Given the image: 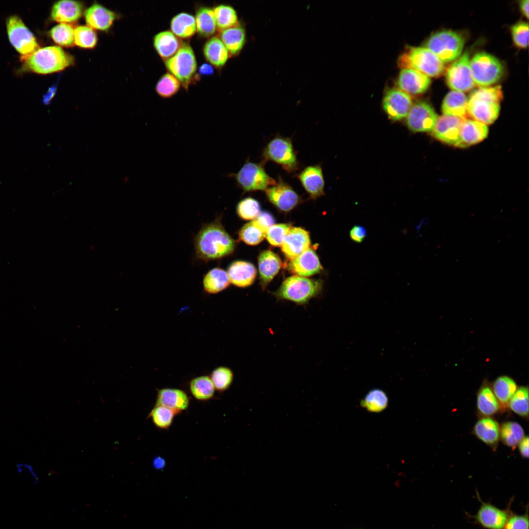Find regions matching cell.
I'll return each mask as SVG.
<instances>
[{"label":"cell","mask_w":529,"mask_h":529,"mask_svg":"<svg viewBox=\"0 0 529 529\" xmlns=\"http://www.w3.org/2000/svg\"><path fill=\"white\" fill-rule=\"evenodd\" d=\"M221 216L203 224L193 238L195 258L207 263L219 261L232 255L236 240L228 233L221 222Z\"/></svg>","instance_id":"obj_1"},{"label":"cell","mask_w":529,"mask_h":529,"mask_svg":"<svg viewBox=\"0 0 529 529\" xmlns=\"http://www.w3.org/2000/svg\"><path fill=\"white\" fill-rule=\"evenodd\" d=\"M503 96L500 85L479 87L474 90L468 98V116L486 125L492 123L498 117Z\"/></svg>","instance_id":"obj_2"},{"label":"cell","mask_w":529,"mask_h":529,"mask_svg":"<svg viewBox=\"0 0 529 529\" xmlns=\"http://www.w3.org/2000/svg\"><path fill=\"white\" fill-rule=\"evenodd\" d=\"M21 60L26 70L42 74L62 71L74 63L72 56L56 46L40 48Z\"/></svg>","instance_id":"obj_3"},{"label":"cell","mask_w":529,"mask_h":529,"mask_svg":"<svg viewBox=\"0 0 529 529\" xmlns=\"http://www.w3.org/2000/svg\"><path fill=\"white\" fill-rule=\"evenodd\" d=\"M323 282L320 279L292 276L285 279L273 293L278 300H286L299 305H304L321 294Z\"/></svg>","instance_id":"obj_4"},{"label":"cell","mask_w":529,"mask_h":529,"mask_svg":"<svg viewBox=\"0 0 529 529\" xmlns=\"http://www.w3.org/2000/svg\"><path fill=\"white\" fill-rule=\"evenodd\" d=\"M399 66L418 71L428 77H437L445 70L444 63L426 47H409L400 55Z\"/></svg>","instance_id":"obj_5"},{"label":"cell","mask_w":529,"mask_h":529,"mask_svg":"<svg viewBox=\"0 0 529 529\" xmlns=\"http://www.w3.org/2000/svg\"><path fill=\"white\" fill-rule=\"evenodd\" d=\"M464 44L465 38L459 33L443 30L430 36L425 43V47L443 63H448L460 56Z\"/></svg>","instance_id":"obj_6"},{"label":"cell","mask_w":529,"mask_h":529,"mask_svg":"<svg viewBox=\"0 0 529 529\" xmlns=\"http://www.w3.org/2000/svg\"><path fill=\"white\" fill-rule=\"evenodd\" d=\"M262 157L263 162H273L288 173L296 171L299 167L297 152L289 137L278 135L274 137L264 148Z\"/></svg>","instance_id":"obj_7"},{"label":"cell","mask_w":529,"mask_h":529,"mask_svg":"<svg viewBox=\"0 0 529 529\" xmlns=\"http://www.w3.org/2000/svg\"><path fill=\"white\" fill-rule=\"evenodd\" d=\"M169 72L174 75L186 90L197 78V63L194 51L187 42H182L177 52L164 60Z\"/></svg>","instance_id":"obj_8"},{"label":"cell","mask_w":529,"mask_h":529,"mask_svg":"<svg viewBox=\"0 0 529 529\" xmlns=\"http://www.w3.org/2000/svg\"><path fill=\"white\" fill-rule=\"evenodd\" d=\"M470 66L475 84L487 87L499 81L504 72L501 61L486 52L476 53L470 60Z\"/></svg>","instance_id":"obj_9"},{"label":"cell","mask_w":529,"mask_h":529,"mask_svg":"<svg viewBox=\"0 0 529 529\" xmlns=\"http://www.w3.org/2000/svg\"><path fill=\"white\" fill-rule=\"evenodd\" d=\"M264 164V162L257 163L247 160L237 173L229 176L234 178L244 192L265 191L275 184L276 181L265 171Z\"/></svg>","instance_id":"obj_10"},{"label":"cell","mask_w":529,"mask_h":529,"mask_svg":"<svg viewBox=\"0 0 529 529\" xmlns=\"http://www.w3.org/2000/svg\"><path fill=\"white\" fill-rule=\"evenodd\" d=\"M6 24L9 40L21 54V59L40 48L36 38L20 17L16 15L10 16Z\"/></svg>","instance_id":"obj_11"},{"label":"cell","mask_w":529,"mask_h":529,"mask_svg":"<svg viewBox=\"0 0 529 529\" xmlns=\"http://www.w3.org/2000/svg\"><path fill=\"white\" fill-rule=\"evenodd\" d=\"M470 60L469 54L466 51L447 69L446 82L452 90L463 93L471 90L475 85L470 69Z\"/></svg>","instance_id":"obj_12"},{"label":"cell","mask_w":529,"mask_h":529,"mask_svg":"<svg viewBox=\"0 0 529 529\" xmlns=\"http://www.w3.org/2000/svg\"><path fill=\"white\" fill-rule=\"evenodd\" d=\"M477 495L480 506L475 515L470 516L474 522L485 529H504L512 511L510 509L512 501L506 509H502L490 502L483 501L478 492Z\"/></svg>","instance_id":"obj_13"},{"label":"cell","mask_w":529,"mask_h":529,"mask_svg":"<svg viewBox=\"0 0 529 529\" xmlns=\"http://www.w3.org/2000/svg\"><path fill=\"white\" fill-rule=\"evenodd\" d=\"M407 125L413 132H432L438 118L428 103L420 101L413 104L407 116Z\"/></svg>","instance_id":"obj_14"},{"label":"cell","mask_w":529,"mask_h":529,"mask_svg":"<svg viewBox=\"0 0 529 529\" xmlns=\"http://www.w3.org/2000/svg\"><path fill=\"white\" fill-rule=\"evenodd\" d=\"M265 192L269 202L283 212L291 211L301 200L291 186L280 176L275 184L268 187Z\"/></svg>","instance_id":"obj_15"},{"label":"cell","mask_w":529,"mask_h":529,"mask_svg":"<svg viewBox=\"0 0 529 529\" xmlns=\"http://www.w3.org/2000/svg\"><path fill=\"white\" fill-rule=\"evenodd\" d=\"M412 105L410 96L398 88L387 91L383 101L384 111L393 121L406 118Z\"/></svg>","instance_id":"obj_16"},{"label":"cell","mask_w":529,"mask_h":529,"mask_svg":"<svg viewBox=\"0 0 529 529\" xmlns=\"http://www.w3.org/2000/svg\"><path fill=\"white\" fill-rule=\"evenodd\" d=\"M465 119L442 115L438 118L432 136L448 145H455L458 141L462 124Z\"/></svg>","instance_id":"obj_17"},{"label":"cell","mask_w":529,"mask_h":529,"mask_svg":"<svg viewBox=\"0 0 529 529\" xmlns=\"http://www.w3.org/2000/svg\"><path fill=\"white\" fill-rule=\"evenodd\" d=\"M429 77L415 70L403 68L397 80L398 88L409 95L425 93L431 84Z\"/></svg>","instance_id":"obj_18"},{"label":"cell","mask_w":529,"mask_h":529,"mask_svg":"<svg viewBox=\"0 0 529 529\" xmlns=\"http://www.w3.org/2000/svg\"><path fill=\"white\" fill-rule=\"evenodd\" d=\"M297 177L311 198L315 199L324 194L325 181L320 165L307 166Z\"/></svg>","instance_id":"obj_19"},{"label":"cell","mask_w":529,"mask_h":529,"mask_svg":"<svg viewBox=\"0 0 529 529\" xmlns=\"http://www.w3.org/2000/svg\"><path fill=\"white\" fill-rule=\"evenodd\" d=\"M309 233L299 227H290L282 245L285 256L292 260L310 248Z\"/></svg>","instance_id":"obj_20"},{"label":"cell","mask_w":529,"mask_h":529,"mask_svg":"<svg viewBox=\"0 0 529 529\" xmlns=\"http://www.w3.org/2000/svg\"><path fill=\"white\" fill-rule=\"evenodd\" d=\"M288 268L293 273L303 277L319 273L323 270L318 256L315 251L311 248L295 259L290 260Z\"/></svg>","instance_id":"obj_21"},{"label":"cell","mask_w":529,"mask_h":529,"mask_svg":"<svg viewBox=\"0 0 529 529\" xmlns=\"http://www.w3.org/2000/svg\"><path fill=\"white\" fill-rule=\"evenodd\" d=\"M84 12L82 2L75 0H62L54 3L50 12L52 20L63 24L78 21Z\"/></svg>","instance_id":"obj_22"},{"label":"cell","mask_w":529,"mask_h":529,"mask_svg":"<svg viewBox=\"0 0 529 529\" xmlns=\"http://www.w3.org/2000/svg\"><path fill=\"white\" fill-rule=\"evenodd\" d=\"M488 129L486 125L472 119L464 120L459 136L455 146L465 148L477 144L487 137Z\"/></svg>","instance_id":"obj_23"},{"label":"cell","mask_w":529,"mask_h":529,"mask_svg":"<svg viewBox=\"0 0 529 529\" xmlns=\"http://www.w3.org/2000/svg\"><path fill=\"white\" fill-rule=\"evenodd\" d=\"M113 11L98 3H95L84 12L85 20L88 26L94 29L108 31L117 18Z\"/></svg>","instance_id":"obj_24"},{"label":"cell","mask_w":529,"mask_h":529,"mask_svg":"<svg viewBox=\"0 0 529 529\" xmlns=\"http://www.w3.org/2000/svg\"><path fill=\"white\" fill-rule=\"evenodd\" d=\"M155 405L169 408L180 413L187 409L190 399L184 390L175 388H163L157 390Z\"/></svg>","instance_id":"obj_25"},{"label":"cell","mask_w":529,"mask_h":529,"mask_svg":"<svg viewBox=\"0 0 529 529\" xmlns=\"http://www.w3.org/2000/svg\"><path fill=\"white\" fill-rule=\"evenodd\" d=\"M227 273L230 282L233 285L239 288H245L253 283L256 270L252 264L239 260L229 264Z\"/></svg>","instance_id":"obj_26"},{"label":"cell","mask_w":529,"mask_h":529,"mask_svg":"<svg viewBox=\"0 0 529 529\" xmlns=\"http://www.w3.org/2000/svg\"><path fill=\"white\" fill-rule=\"evenodd\" d=\"M260 282L262 289L266 288L282 266L280 257L271 250L263 251L258 258Z\"/></svg>","instance_id":"obj_27"},{"label":"cell","mask_w":529,"mask_h":529,"mask_svg":"<svg viewBox=\"0 0 529 529\" xmlns=\"http://www.w3.org/2000/svg\"><path fill=\"white\" fill-rule=\"evenodd\" d=\"M474 434L482 442L495 450L500 437L499 423L489 417L479 419L475 424Z\"/></svg>","instance_id":"obj_28"},{"label":"cell","mask_w":529,"mask_h":529,"mask_svg":"<svg viewBox=\"0 0 529 529\" xmlns=\"http://www.w3.org/2000/svg\"><path fill=\"white\" fill-rule=\"evenodd\" d=\"M203 52L207 62L217 69L223 67L230 57L225 46L217 36H213L206 42Z\"/></svg>","instance_id":"obj_29"},{"label":"cell","mask_w":529,"mask_h":529,"mask_svg":"<svg viewBox=\"0 0 529 529\" xmlns=\"http://www.w3.org/2000/svg\"><path fill=\"white\" fill-rule=\"evenodd\" d=\"M218 36L221 40L231 56L239 54L246 40V31L240 23L232 27L219 32Z\"/></svg>","instance_id":"obj_30"},{"label":"cell","mask_w":529,"mask_h":529,"mask_svg":"<svg viewBox=\"0 0 529 529\" xmlns=\"http://www.w3.org/2000/svg\"><path fill=\"white\" fill-rule=\"evenodd\" d=\"M182 42L169 30L158 33L153 39L154 48L158 54L164 60L174 55L180 48Z\"/></svg>","instance_id":"obj_31"},{"label":"cell","mask_w":529,"mask_h":529,"mask_svg":"<svg viewBox=\"0 0 529 529\" xmlns=\"http://www.w3.org/2000/svg\"><path fill=\"white\" fill-rule=\"evenodd\" d=\"M468 98L463 92L452 90L444 97L441 110L444 115L466 119Z\"/></svg>","instance_id":"obj_32"},{"label":"cell","mask_w":529,"mask_h":529,"mask_svg":"<svg viewBox=\"0 0 529 529\" xmlns=\"http://www.w3.org/2000/svg\"><path fill=\"white\" fill-rule=\"evenodd\" d=\"M230 283L227 272L216 267L209 270L202 280L204 291L209 294H217L226 289Z\"/></svg>","instance_id":"obj_33"},{"label":"cell","mask_w":529,"mask_h":529,"mask_svg":"<svg viewBox=\"0 0 529 529\" xmlns=\"http://www.w3.org/2000/svg\"><path fill=\"white\" fill-rule=\"evenodd\" d=\"M170 27L171 31L181 39L190 38L196 32L195 17L186 12L175 15L170 21Z\"/></svg>","instance_id":"obj_34"},{"label":"cell","mask_w":529,"mask_h":529,"mask_svg":"<svg viewBox=\"0 0 529 529\" xmlns=\"http://www.w3.org/2000/svg\"><path fill=\"white\" fill-rule=\"evenodd\" d=\"M196 31L204 38H210L216 32L217 29L215 17L213 8L200 6L195 13Z\"/></svg>","instance_id":"obj_35"},{"label":"cell","mask_w":529,"mask_h":529,"mask_svg":"<svg viewBox=\"0 0 529 529\" xmlns=\"http://www.w3.org/2000/svg\"><path fill=\"white\" fill-rule=\"evenodd\" d=\"M477 408L479 413L485 417L493 415L500 409V404L487 384L482 385L478 391Z\"/></svg>","instance_id":"obj_36"},{"label":"cell","mask_w":529,"mask_h":529,"mask_svg":"<svg viewBox=\"0 0 529 529\" xmlns=\"http://www.w3.org/2000/svg\"><path fill=\"white\" fill-rule=\"evenodd\" d=\"M499 403L507 405L517 389V383L510 377L501 376L494 380L491 387Z\"/></svg>","instance_id":"obj_37"},{"label":"cell","mask_w":529,"mask_h":529,"mask_svg":"<svg viewBox=\"0 0 529 529\" xmlns=\"http://www.w3.org/2000/svg\"><path fill=\"white\" fill-rule=\"evenodd\" d=\"M189 389L192 396L200 401H206L212 399L216 390L210 377L206 375L192 379L189 383Z\"/></svg>","instance_id":"obj_38"},{"label":"cell","mask_w":529,"mask_h":529,"mask_svg":"<svg viewBox=\"0 0 529 529\" xmlns=\"http://www.w3.org/2000/svg\"><path fill=\"white\" fill-rule=\"evenodd\" d=\"M218 32L238 24L239 18L235 9L230 5L220 4L213 8Z\"/></svg>","instance_id":"obj_39"},{"label":"cell","mask_w":529,"mask_h":529,"mask_svg":"<svg viewBox=\"0 0 529 529\" xmlns=\"http://www.w3.org/2000/svg\"><path fill=\"white\" fill-rule=\"evenodd\" d=\"M524 436L523 428L516 422H505L500 428V437L503 443L513 449L518 445Z\"/></svg>","instance_id":"obj_40"},{"label":"cell","mask_w":529,"mask_h":529,"mask_svg":"<svg viewBox=\"0 0 529 529\" xmlns=\"http://www.w3.org/2000/svg\"><path fill=\"white\" fill-rule=\"evenodd\" d=\"M388 403V397L385 392L379 388H374L365 395L361 405L368 411L380 412L385 409Z\"/></svg>","instance_id":"obj_41"},{"label":"cell","mask_w":529,"mask_h":529,"mask_svg":"<svg viewBox=\"0 0 529 529\" xmlns=\"http://www.w3.org/2000/svg\"><path fill=\"white\" fill-rule=\"evenodd\" d=\"M179 413L166 407L155 405L148 417L155 426L160 429L168 430L171 426L175 416Z\"/></svg>","instance_id":"obj_42"},{"label":"cell","mask_w":529,"mask_h":529,"mask_svg":"<svg viewBox=\"0 0 529 529\" xmlns=\"http://www.w3.org/2000/svg\"><path fill=\"white\" fill-rule=\"evenodd\" d=\"M266 231L254 219L244 225L239 230V239L249 245H256L265 237Z\"/></svg>","instance_id":"obj_43"},{"label":"cell","mask_w":529,"mask_h":529,"mask_svg":"<svg viewBox=\"0 0 529 529\" xmlns=\"http://www.w3.org/2000/svg\"><path fill=\"white\" fill-rule=\"evenodd\" d=\"M510 409L517 415L528 418L529 388L528 386L518 387L508 403Z\"/></svg>","instance_id":"obj_44"},{"label":"cell","mask_w":529,"mask_h":529,"mask_svg":"<svg viewBox=\"0 0 529 529\" xmlns=\"http://www.w3.org/2000/svg\"><path fill=\"white\" fill-rule=\"evenodd\" d=\"M52 40L62 47H70L74 45V28L68 24L61 23L53 27L49 32Z\"/></svg>","instance_id":"obj_45"},{"label":"cell","mask_w":529,"mask_h":529,"mask_svg":"<svg viewBox=\"0 0 529 529\" xmlns=\"http://www.w3.org/2000/svg\"><path fill=\"white\" fill-rule=\"evenodd\" d=\"M181 87L180 81L172 74L167 72L158 80L155 86L157 94L162 98H170L175 95Z\"/></svg>","instance_id":"obj_46"},{"label":"cell","mask_w":529,"mask_h":529,"mask_svg":"<svg viewBox=\"0 0 529 529\" xmlns=\"http://www.w3.org/2000/svg\"><path fill=\"white\" fill-rule=\"evenodd\" d=\"M209 377L215 389L219 392H223L231 386L234 379V374L230 368L220 366L215 368Z\"/></svg>","instance_id":"obj_47"},{"label":"cell","mask_w":529,"mask_h":529,"mask_svg":"<svg viewBox=\"0 0 529 529\" xmlns=\"http://www.w3.org/2000/svg\"><path fill=\"white\" fill-rule=\"evenodd\" d=\"M97 36L95 30L88 25H79L74 28V42L78 47L92 48L96 45Z\"/></svg>","instance_id":"obj_48"},{"label":"cell","mask_w":529,"mask_h":529,"mask_svg":"<svg viewBox=\"0 0 529 529\" xmlns=\"http://www.w3.org/2000/svg\"><path fill=\"white\" fill-rule=\"evenodd\" d=\"M236 212L239 216L243 219H253L260 213V204L255 198L246 197L237 204Z\"/></svg>","instance_id":"obj_49"},{"label":"cell","mask_w":529,"mask_h":529,"mask_svg":"<svg viewBox=\"0 0 529 529\" xmlns=\"http://www.w3.org/2000/svg\"><path fill=\"white\" fill-rule=\"evenodd\" d=\"M512 38L515 45L520 48H526L529 43V24L521 21L510 27Z\"/></svg>","instance_id":"obj_50"},{"label":"cell","mask_w":529,"mask_h":529,"mask_svg":"<svg viewBox=\"0 0 529 529\" xmlns=\"http://www.w3.org/2000/svg\"><path fill=\"white\" fill-rule=\"evenodd\" d=\"M290 227V226L287 224H274L267 230L265 237L272 245L282 246Z\"/></svg>","instance_id":"obj_51"},{"label":"cell","mask_w":529,"mask_h":529,"mask_svg":"<svg viewBox=\"0 0 529 529\" xmlns=\"http://www.w3.org/2000/svg\"><path fill=\"white\" fill-rule=\"evenodd\" d=\"M528 508L523 514L511 512L504 529H529Z\"/></svg>","instance_id":"obj_52"},{"label":"cell","mask_w":529,"mask_h":529,"mask_svg":"<svg viewBox=\"0 0 529 529\" xmlns=\"http://www.w3.org/2000/svg\"><path fill=\"white\" fill-rule=\"evenodd\" d=\"M367 234L366 228L361 225H359L353 226L349 231L350 239L353 241L357 243L362 242L366 238Z\"/></svg>","instance_id":"obj_53"},{"label":"cell","mask_w":529,"mask_h":529,"mask_svg":"<svg viewBox=\"0 0 529 529\" xmlns=\"http://www.w3.org/2000/svg\"><path fill=\"white\" fill-rule=\"evenodd\" d=\"M255 220L266 232L274 223V218L270 213L266 212H260Z\"/></svg>","instance_id":"obj_54"},{"label":"cell","mask_w":529,"mask_h":529,"mask_svg":"<svg viewBox=\"0 0 529 529\" xmlns=\"http://www.w3.org/2000/svg\"><path fill=\"white\" fill-rule=\"evenodd\" d=\"M519 451L521 456L526 458L529 457V437L524 436L518 444Z\"/></svg>","instance_id":"obj_55"},{"label":"cell","mask_w":529,"mask_h":529,"mask_svg":"<svg viewBox=\"0 0 529 529\" xmlns=\"http://www.w3.org/2000/svg\"><path fill=\"white\" fill-rule=\"evenodd\" d=\"M213 66L209 63H203L199 68V73L201 75H209L214 72Z\"/></svg>","instance_id":"obj_56"},{"label":"cell","mask_w":529,"mask_h":529,"mask_svg":"<svg viewBox=\"0 0 529 529\" xmlns=\"http://www.w3.org/2000/svg\"><path fill=\"white\" fill-rule=\"evenodd\" d=\"M519 8L522 14L527 18H529V0H523L519 1Z\"/></svg>","instance_id":"obj_57"},{"label":"cell","mask_w":529,"mask_h":529,"mask_svg":"<svg viewBox=\"0 0 529 529\" xmlns=\"http://www.w3.org/2000/svg\"><path fill=\"white\" fill-rule=\"evenodd\" d=\"M166 464L165 459L160 457H157L155 458L153 460V465L154 467L157 470H161L163 469Z\"/></svg>","instance_id":"obj_58"},{"label":"cell","mask_w":529,"mask_h":529,"mask_svg":"<svg viewBox=\"0 0 529 529\" xmlns=\"http://www.w3.org/2000/svg\"><path fill=\"white\" fill-rule=\"evenodd\" d=\"M56 89L54 87L50 88L47 94L44 96L43 102L48 104L54 96Z\"/></svg>","instance_id":"obj_59"}]
</instances>
